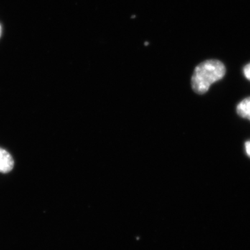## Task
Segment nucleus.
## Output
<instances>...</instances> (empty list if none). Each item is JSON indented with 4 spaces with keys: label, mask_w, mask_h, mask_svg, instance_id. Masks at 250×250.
I'll use <instances>...</instances> for the list:
<instances>
[{
    "label": "nucleus",
    "mask_w": 250,
    "mask_h": 250,
    "mask_svg": "<svg viewBox=\"0 0 250 250\" xmlns=\"http://www.w3.org/2000/svg\"><path fill=\"white\" fill-rule=\"evenodd\" d=\"M226 73L223 62L218 60H207L199 64L191 79L192 89L202 95L208 91L210 85L222 80Z\"/></svg>",
    "instance_id": "obj_1"
},
{
    "label": "nucleus",
    "mask_w": 250,
    "mask_h": 250,
    "mask_svg": "<svg viewBox=\"0 0 250 250\" xmlns=\"http://www.w3.org/2000/svg\"><path fill=\"white\" fill-rule=\"evenodd\" d=\"M14 167V160L9 152L0 147V172L8 173Z\"/></svg>",
    "instance_id": "obj_2"
},
{
    "label": "nucleus",
    "mask_w": 250,
    "mask_h": 250,
    "mask_svg": "<svg viewBox=\"0 0 250 250\" xmlns=\"http://www.w3.org/2000/svg\"><path fill=\"white\" fill-rule=\"evenodd\" d=\"M237 113L240 116L250 121V97L244 99L237 106Z\"/></svg>",
    "instance_id": "obj_3"
},
{
    "label": "nucleus",
    "mask_w": 250,
    "mask_h": 250,
    "mask_svg": "<svg viewBox=\"0 0 250 250\" xmlns=\"http://www.w3.org/2000/svg\"><path fill=\"white\" fill-rule=\"evenodd\" d=\"M243 72H244V75L246 78L250 80V63L245 66Z\"/></svg>",
    "instance_id": "obj_4"
},
{
    "label": "nucleus",
    "mask_w": 250,
    "mask_h": 250,
    "mask_svg": "<svg viewBox=\"0 0 250 250\" xmlns=\"http://www.w3.org/2000/svg\"><path fill=\"white\" fill-rule=\"evenodd\" d=\"M246 149L247 154L250 157V141L246 143Z\"/></svg>",
    "instance_id": "obj_5"
},
{
    "label": "nucleus",
    "mask_w": 250,
    "mask_h": 250,
    "mask_svg": "<svg viewBox=\"0 0 250 250\" xmlns=\"http://www.w3.org/2000/svg\"><path fill=\"white\" fill-rule=\"evenodd\" d=\"M1 25H0V37H1Z\"/></svg>",
    "instance_id": "obj_6"
}]
</instances>
